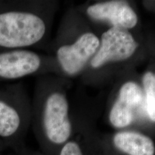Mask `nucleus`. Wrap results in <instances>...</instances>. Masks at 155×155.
Here are the masks:
<instances>
[{"label": "nucleus", "mask_w": 155, "mask_h": 155, "mask_svg": "<svg viewBox=\"0 0 155 155\" xmlns=\"http://www.w3.org/2000/svg\"><path fill=\"white\" fill-rule=\"evenodd\" d=\"M32 114L34 130L42 154L58 155L73 133L66 96L53 83L44 81L38 90Z\"/></svg>", "instance_id": "1"}, {"label": "nucleus", "mask_w": 155, "mask_h": 155, "mask_svg": "<svg viewBox=\"0 0 155 155\" xmlns=\"http://www.w3.org/2000/svg\"><path fill=\"white\" fill-rule=\"evenodd\" d=\"M37 9L25 2L0 1V52L27 49L45 38L47 19Z\"/></svg>", "instance_id": "2"}, {"label": "nucleus", "mask_w": 155, "mask_h": 155, "mask_svg": "<svg viewBox=\"0 0 155 155\" xmlns=\"http://www.w3.org/2000/svg\"><path fill=\"white\" fill-rule=\"evenodd\" d=\"M32 111L24 91L18 84H0V139L12 152L25 150V139Z\"/></svg>", "instance_id": "3"}, {"label": "nucleus", "mask_w": 155, "mask_h": 155, "mask_svg": "<svg viewBox=\"0 0 155 155\" xmlns=\"http://www.w3.org/2000/svg\"><path fill=\"white\" fill-rule=\"evenodd\" d=\"M138 46L129 31L111 27L102 34L99 48L91 61V65L98 68L108 63L126 61L135 53Z\"/></svg>", "instance_id": "4"}, {"label": "nucleus", "mask_w": 155, "mask_h": 155, "mask_svg": "<svg viewBox=\"0 0 155 155\" xmlns=\"http://www.w3.org/2000/svg\"><path fill=\"white\" fill-rule=\"evenodd\" d=\"M100 40L92 32H86L72 44H63L55 50L57 63L64 73L74 75L86 66L98 51Z\"/></svg>", "instance_id": "5"}, {"label": "nucleus", "mask_w": 155, "mask_h": 155, "mask_svg": "<svg viewBox=\"0 0 155 155\" xmlns=\"http://www.w3.org/2000/svg\"><path fill=\"white\" fill-rule=\"evenodd\" d=\"M44 63L41 55L28 49L0 52V82L35 74L43 68Z\"/></svg>", "instance_id": "6"}, {"label": "nucleus", "mask_w": 155, "mask_h": 155, "mask_svg": "<svg viewBox=\"0 0 155 155\" xmlns=\"http://www.w3.org/2000/svg\"><path fill=\"white\" fill-rule=\"evenodd\" d=\"M101 145L104 155H155L152 139L137 131H119Z\"/></svg>", "instance_id": "7"}, {"label": "nucleus", "mask_w": 155, "mask_h": 155, "mask_svg": "<svg viewBox=\"0 0 155 155\" xmlns=\"http://www.w3.org/2000/svg\"><path fill=\"white\" fill-rule=\"evenodd\" d=\"M144 96L137 83L129 81L120 88L109 114L111 124L116 129H125L133 123L134 111L142 103Z\"/></svg>", "instance_id": "8"}, {"label": "nucleus", "mask_w": 155, "mask_h": 155, "mask_svg": "<svg viewBox=\"0 0 155 155\" xmlns=\"http://www.w3.org/2000/svg\"><path fill=\"white\" fill-rule=\"evenodd\" d=\"M88 17L95 20L106 21L112 27L129 30L138 22V17L129 4L123 1H108L90 5L86 9Z\"/></svg>", "instance_id": "9"}, {"label": "nucleus", "mask_w": 155, "mask_h": 155, "mask_svg": "<svg viewBox=\"0 0 155 155\" xmlns=\"http://www.w3.org/2000/svg\"><path fill=\"white\" fill-rule=\"evenodd\" d=\"M58 155H104L101 143L95 139H72L62 147Z\"/></svg>", "instance_id": "10"}, {"label": "nucleus", "mask_w": 155, "mask_h": 155, "mask_svg": "<svg viewBox=\"0 0 155 155\" xmlns=\"http://www.w3.org/2000/svg\"><path fill=\"white\" fill-rule=\"evenodd\" d=\"M145 92L146 109L151 121L155 122V80L152 72H147L143 77Z\"/></svg>", "instance_id": "11"}, {"label": "nucleus", "mask_w": 155, "mask_h": 155, "mask_svg": "<svg viewBox=\"0 0 155 155\" xmlns=\"http://www.w3.org/2000/svg\"><path fill=\"white\" fill-rule=\"evenodd\" d=\"M9 155H44L42 153H39L36 152H31V151L28 150V149L25 148L24 150L19 153H15L12 152V154Z\"/></svg>", "instance_id": "12"}, {"label": "nucleus", "mask_w": 155, "mask_h": 155, "mask_svg": "<svg viewBox=\"0 0 155 155\" xmlns=\"http://www.w3.org/2000/svg\"><path fill=\"white\" fill-rule=\"evenodd\" d=\"M7 149L8 148H7V145H6L5 143L3 142V141L0 139V154H1L2 152H3L4 151L7 150Z\"/></svg>", "instance_id": "13"}, {"label": "nucleus", "mask_w": 155, "mask_h": 155, "mask_svg": "<svg viewBox=\"0 0 155 155\" xmlns=\"http://www.w3.org/2000/svg\"><path fill=\"white\" fill-rule=\"evenodd\" d=\"M154 80H155V73L154 74Z\"/></svg>", "instance_id": "14"}]
</instances>
